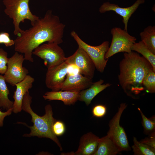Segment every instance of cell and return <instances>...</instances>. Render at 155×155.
I'll use <instances>...</instances> for the list:
<instances>
[{
    "label": "cell",
    "mask_w": 155,
    "mask_h": 155,
    "mask_svg": "<svg viewBox=\"0 0 155 155\" xmlns=\"http://www.w3.org/2000/svg\"></svg>",
    "instance_id": "4dcf8cb0"
},
{
    "label": "cell",
    "mask_w": 155,
    "mask_h": 155,
    "mask_svg": "<svg viewBox=\"0 0 155 155\" xmlns=\"http://www.w3.org/2000/svg\"><path fill=\"white\" fill-rule=\"evenodd\" d=\"M138 109L141 115L142 119V125L145 133L149 135L154 133L155 130V117H152L150 119H148L145 115L140 108H138Z\"/></svg>",
    "instance_id": "603a6c76"
},
{
    "label": "cell",
    "mask_w": 155,
    "mask_h": 155,
    "mask_svg": "<svg viewBox=\"0 0 155 155\" xmlns=\"http://www.w3.org/2000/svg\"><path fill=\"white\" fill-rule=\"evenodd\" d=\"M99 138L91 132L84 134L80 139L77 150L75 152H71L69 154L75 155H93L97 149Z\"/></svg>",
    "instance_id": "9a60e30c"
},
{
    "label": "cell",
    "mask_w": 155,
    "mask_h": 155,
    "mask_svg": "<svg viewBox=\"0 0 155 155\" xmlns=\"http://www.w3.org/2000/svg\"><path fill=\"white\" fill-rule=\"evenodd\" d=\"M32 54L44 61L47 69L52 68L65 61L63 50L59 44L53 42L43 43L35 48Z\"/></svg>",
    "instance_id": "8992f818"
},
{
    "label": "cell",
    "mask_w": 155,
    "mask_h": 155,
    "mask_svg": "<svg viewBox=\"0 0 155 155\" xmlns=\"http://www.w3.org/2000/svg\"><path fill=\"white\" fill-rule=\"evenodd\" d=\"M7 53L2 48H0V73L4 74L7 68L9 58Z\"/></svg>",
    "instance_id": "d4e9b609"
},
{
    "label": "cell",
    "mask_w": 155,
    "mask_h": 155,
    "mask_svg": "<svg viewBox=\"0 0 155 155\" xmlns=\"http://www.w3.org/2000/svg\"><path fill=\"white\" fill-rule=\"evenodd\" d=\"M34 78L28 75L21 81L16 84V91L14 92L12 112L15 113L20 112L22 110V103L23 98L29 90L32 87Z\"/></svg>",
    "instance_id": "5bb4252c"
},
{
    "label": "cell",
    "mask_w": 155,
    "mask_h": 155,
    "mask_svg": "<svg viewBox=\"0 0 155 155\" xmlns=\"http://www.w3.org/2000/svg\"><path fill=\"white\" fill-rule=\"evenodd\" d=\"M134 145L132 146L134 155H154L155 148L140 141L137 140L135 137H133Z\"/></svg>",
    "instance_id": "7402d4cb"
},
{
    "label": "cell",
    "mask_w": 155,
    "mask_h": 155,
    "mask_svg": "<svg viewBox=\"0 0 155 155\" xmlns=\"http://www.w3.org/2000/svg\"><path fill=\"white\" fill-rule=\"evenodd\" d=\"M65 61L71 65L77 67L80 73L85 77L92 79L95 67L94 63L86 52L81 47H78L71 55L66 57Z\"/></svg>",
    "instance_id": "30bf717a"
},
{
    "label": "cell",
    "mask_w": 155,
    "mask_h": 155,
    "mask_svg": "<svg viewBox=\"0 0 155 155\" xmlns=\"http://www.w3.org/2000/svg\"><path fill=\"white\" fill-rule=\"evenodd\" d=\"M141 41L155 55V26H149L140 33Z\"/></svg>",
    "instance_id": "ffe728a7"
},
{
    "label": "cell",
    "mask_w": 155,
    "mask_h": 155,
    "mask_svg": "<svg viewBox=\"0 0 155 155\" xmlns=\"http://www.w3.org/2000/svg\"><path fill=\"white\" fill-rule=\"evenodd\" d=\"M3 44L5 46L9 47L14 44V40L11 39L8 33L5 32L0 33V44Z\"/></svg>",
    "instance_id": "83f0119b"
},
{
    "label": "cell",
    "mask_w": 155,
    "mask_h": 155,
    "mask_svg": "<svg viewBox=\"0 0 155 155\" xmlns=\"http://www.w3.org/2000/svg\"><path fill=\"white\" fill-rule=\"evenodd\" d=\"M32 97L27 92L25 95L22 103V110L29 114L32 117L31 121L33 125L28 127L30 130L29 134H25L23 136L31 137L37 136L39 138L50 139L59 146L61 151L62 150L61 145L53 130V126L56 121L53 117L52 108L50 104L45 106V113L40 116L35 113L32 110L31 104Z\"/></svg>",
    "instance_id": "3957f363"
},
{
    "label": "cell",
    "mask_w": 155,
    "mask_h": 155,
    "mask_svg": "<svg viewBox=\"0 0 155 155\" xmlns=\"http://www.w3.org/2000/svg\"><path fill=\"white\" fill-rule=\"evenodd\" d=\"M131 51H135L142 55L152 65L155 72V55L152 53L142 41L134 43L131 47Z\"/></svg>",
    "instance_id": "44dd1931"
},
{
    "label": "cell",
    "mask_w": 155,
    "mask_h": 155,
    "mask_svg": "<svg viewBox=\"0 0 155 155\" xmlns=\"http://www.w3.org/2000/svg\"><path fill=\"white\" fill-rule=\"evenodd\" d=\"M13 108L6 111L5 112H2L0 110V127H2L3 125V121L5 118L11 114Z\"/></svg>",
    "instance_id": "f546056e"
},
{
    "label": "cell",
    "mask_w": 155,
    "mask_h": 155,
    "mask_svg": "<svg viewBox=\"0 0 155 155\" xmlns=\"http://www.w3.org/2000/svg\"><path fill=\"white\" fill-rule=\"evenodd\" d=\"M119 68V83L124 92L133 98L134 95L138 94L144 89L143 80L148 72L153 71L152 65L146 59L133 51L124 53Z\"/></svg>",
    "instance_id": "7a4b0ae2"
},
{
    "label": "cell",
    "mask_w": 155,
    "mask_h": 155,
    "mask_svg": "<svg viewBox=\"0 0 155 155\" xmlns=\"http://www.w3.org/2000/svg\"><path fill=\"white\" fill-rule=\"evenodd\" d=\"M3 76L0 75V107L6 111L13 108V102L9 100V90Z\"/></svg>",
    "instance_id": "d6986e66"
},
{
    "label": "cell",
    "mask_w": 155,
    "mask_h": 155,
    "mask_svg": "<svg viewBox=\"0 0 155 155\" xmlns=\"http://www.w3.org/2000/svg\"><path fill=\"white\" fill-rule=\"evenodd\" d=\"M106 111V108L105 106L98 104L94 107L92 110V113L94 117L100 118L104 116Z\"/></svg>",
    "instance_id": "4316f807"
},
{
    "label": "cell",
    "mask_w": 155,
    "mask_h": 155,
    "mask_svg": "<svg viewBox=\"0 0 155 155\" xmlns=\"http://www.w3.org/2000/svg\"><path fill=\"white\" fill-rule=\"evenodd\" d=\"M70 66L65 61L52 68L47 69L45 79L47 87L52 91L60 90Z\"/></svg>",
    "instance_id": "8fae6325"
},
{
    "label": "cell",
    "mask_w": 155,
    "mask_h": 155,
    "mask_svg": "<svg viewBox=\"0 0 155 155\" xmlns=\"http://www.w3.org/2000/svg\"><path fill=\"white\" fill-rule=\"evenodd\" d=\"M127 106L125 103L121 104L117 112L109 122V129L107 133V135L117 146L119 152L131 150L124 129L120 125L122 113Z\"/></svg>",
    "instance_id": "52a82bcc"
},
{
    "label": "cell",
    "mask_w": 155,
    "mask_h": 155,
    "mask_svg": "<svg viewBox=\"0 0 155 155\" xmlns=\"http://www.w3.org/2000/svg\"><path fill=\"white\" fill-rule=\"evenodd\" d=\"M149 135L148 137L143 139L140 142L155 148V133Z\"/></svg>",
    "instance_id": "f1b7e54d"
},
{
    "label": "cell",
    "mask_w": 155,
    "mask_h": 155,
    "mask_svg": "<svg viewBox=\"0 0 155 155\" xmlns=\"http://www.w3.org/2000/svg\"><path fill=\"white\" fill-rule=\"evenodd\" d=\"M70 34L78 46L82 48L90 58L95 68L100 72L102 73L108 60V59H105L104 57L109 47V42L105 41L99 45L92 46L83 41L75 31H72Z\"/></svg>",
    "instance_id": "5b68a950"
},
{
    "label": "cell",
    "mask_w": 155,
    "mask_h": 155,
    "mask_svg": "<svg viewBox=\"0 0 155 155\" xmlns=\"http://www.w3.org/2000/svg\"><path fill=\"white\" fill-rule=\"evenodd\" d=\"M31 0H3L5 7L4 12L13 20L14 26L13 33L18 36L22 31L20 27L21 22L25 20H29L31 24L39 18L33 14L29 7V3Z\"/></svg>",
    "instance_id": "277c9868"
},
{
    "label": "cell",
    "mask_w": 155,
    "mask_h": 155,
    "mask_svg": "<svg viewBox=\"0 0 155 155\" xmlns=\"http://www.w3.org/2000/svg\"><path fill=\"white\" fill-rule=\"evenodd\" d=\"M145 0H137L132 5L128 7H121L117 5L110 3L109 1L104 3L99 8V11L104 13L110 11H113L123 18V22L124 25V30L127 31L129 20L141 4H143Z\"/></svg>",
    "instance_id": "7c38bea8"
},
{
    "label": "cell",
    "mask_w": 155,
    "mask_h": 155,
    "mask_svg": "<svg viewBox=\"0 0 155 155\" xmlns=\"http://www.w3.org/2000/svg\"><path fill=\"white\" fill-rule=\"evenodd\" d=\"M65 127L64 123L60 121H56L53 126V130L56 136L63 135L65 131Z\"/></svg>",
    "instance_id": "484cf974"
},
{
    "label": "cell",
    "mask_w": 155,
    "mask_h": 155,
    "mask_svg": "<svg viewBox=\"0 0 155 155\" xmlns=\"http://www.w3.org/2000/svg\"><path fill=\"white\" fill-rule=\"evenodd\" d=\"M119 152L107 135L100 138L97 149L93 155H115Z\"/></svg>",
    "instance_id": "ac0fdd59"
},
{
    "label": "cell",
    "mask_w": 155,
    "mask_h": 155,
    "mask_svg": "<svg viewBox=\"0 0 155 155\" xmlns=\"http://www.w3.org/2000/svg\"><path fill=\"white\" fill-rule=\"evenodd\" d=\"M143 85L147 92H155V72L152 71L146 74L143 80Z\"/></svg>",
    "instance_id": "cb8c5ba5"
},
{
    "label": "cell",
    "mask_w": 155,
    "mask_h": 155,
    "mask_svg": "<svg viewBox=\"0 0 155 155\" xmlns=\"http://www.w3.org/2000/svg\"><path fill=\"white\" fill-rule=\"evenodd\" d=\"M31 25V28L23 30L14 40V45L16 52L24 54L25 60L33 62L32 52L39 46L45 42L59 44L63 42L65 25L50 10Z\"/></svg>",
    "instance_id": "6da1fadb"
},
{
    "label": "cell",
    "mask_w": 155,
    "mask_h": 155,
    "mask_svg": "<svg viewBox=\"0 0 155 155\" xmlns=\"http://www.w3.org/2000/svg\"><path fill=\"white\" fill-rule=\"evenodd\" d=\"M111 33L112 38L111 45L105 55V59L121 52L129 53L131 47L135 42L136 38L130 35L124 30L118 27L112 28Z\"/></svg>",
    "instance_id": "ba28073f"
},
{
    "label": "cell",
    "mask_w": 155,
    "mask_h": 155,
    "mask_svg": "<svg viewBox=\"0 0 155 155\" xmlns=\"http://www.w3.org/2000/svg\"><path fill=\"white\" fill-rule=\"evenodd\" d=\"M93 83L92 79L88 78L80 73L69 74L67 76L60 90L80 92L89 87Z\"/></svg>",
    "instance_id": "4fadbf2b"
},
{
    "label": "cell",
    "mask_w": 155,
    "mask_h": 155,
    "mask_svg": "<svg viewBox=\"0 0 155 155\" xmlns=\"http://www.w3.org/2000/svg\"><path fill=\"white\" fill-rule=\"evenodd\" d=\"M104 82V80L100 79L93 82L88 88L80 91L78 100L85 102L87 106H88L96 95L111 85L109 83L103 84Z\"/></svg>",
    "instance_id": "e0dca14e"
},
{
    "label": "cell",
    "mask_w": 155,
    "mask_h": 155,
    "mask_svg": "<svg viewBox=\"0 0 155 155\" xmlns=\"http://www.w3.org/2000/svg\"><path fill=\"white\" fill-rule=\"evenodd\" d=\"M24 55L16 52L9 58L7 70L3 75L6 82L12 86L22 81L28 75V70L23 67Z\"/></svg>",
    "instance_id": "9c48e42d"
},
{
    "label": "cell",
    "mask_w": 155,
    "mask_h": 155,
    "mask_svg": "<svg viewBox=\"0 0 155 155\" xmlns=\"http://www.w3.org/2000/svg\"><path fill=\"white\" fill-rule=\"evenodd\" d=\"M80 92L66 90L46 92L43 96L44 98L49 101H61L67 105L73 104L78 100Z\"/></svg>",
    "instance_id": "2e32d148"
}]
</instances>
